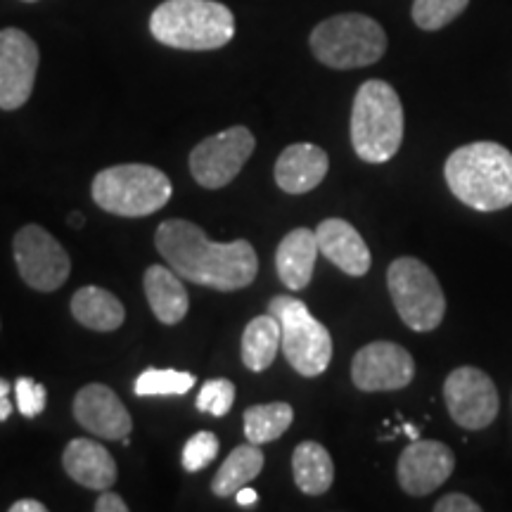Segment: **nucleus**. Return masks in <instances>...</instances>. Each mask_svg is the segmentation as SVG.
<instances>
[{"label":"nucleus","mask_w":512,"mask_h":512,"mask_svg":"<svg viewBox=\"0 0 512 512\" xmlns=\"http://www.w3.org/2000/svg\"><path fill=\"white\" fill-rule=\"evenodd\" d=\"M155 245L166 264L183 275V280L211 290H242L252 285L259 273L252 242H211L200 226L185 219L164 221L157 228Z\"/></svg>","instance_id":"nucleus-1"},{"label":"nucleus","mask_w":512,"mask_h":512,"mask_svg":"<svg viewBox=\"0 0 512 512\" xmlns=\"http://www.w3.org/2000/svg\"><path fill=\"white\" fill-rule=\"evenodd\" d=\"M444 178L465 207L484 214L512 207V152L501 143L479 140L453 150L444 164Z\"/></svg>","instance_id":"nucleus-2"},{"label":"nucleus","mask_w":512,"mask_h":512,"mask_svg":"<svg viewBox=\"0 0 512 512\" xmlns=\"http://www.w3.org/2000/svg\"><path fill=\"white\" fill-rule=\"evenodd\" d=\"M150 31L162 46L216 50L235 36V17L216 0H164L150 17Z\"/></svg>","instance_id":"nucleus-3"},{"label":"nucleus","mask_w":512,"mask_h":512,"mask_svg":"<svg viewBox=\"0 0 512 512\" xmlns=\"http://www.w3.org/2000/svg\"><path fill=\"white\" fill-rule=\"evenodd\" d=\"M403 143V105L399 93L382 79L358 88L351 107V145L368 164H384L396 157Z\"/></svg>","instance_id":"nucleus-4"},{"label":"nucleus","mask_w":512,"mask_h":512,"mask_svg":"<svg viewBox=\"0 0 512 512\" xmlns=\"http://www.w3.org/2000/svg\"><path fill=\"white\" fill-rule=\"evenodd\" d=\"M311 53L330 69L370 67L387 53V34L382 24L361 12H344L311 31Z\"/></svg>","instance_id":"nucleus-5"},{"label":"nucleus","mask_w":512,"mask_h":512,"mask_svg":"<svg viewBox=\"0 0 512 512\" xmlns=\"http://www.w3.org/2000/svg\"><path fill=\"white\" fill-rule=\"evenodd\" d=\"M93 200L107 214L138 219L164 209L171 200V181L150 164H119L100 171L93 181Z\"/></svg>","instance_id":"nucleus-6"},{"label":"nucleus","mask_w":512,"mask_h":512,"mask_svg":"<svg viewBox=\"0 0 512 512\" xmlns=\"http://www.w3.org/2000/svg\"><path fill=\"white\" fill-rule=\"evenodd\" d=\"M268 313L280 323V349L287 363L304 377L323 375L332 361V337L309 306L290 294H280L271 299Z\"/></svg>","instance_id":"nucleus-7"},{"label":"nucleus","mask_w":512,"mask_h":512,"mask_svg":"<svg viewBox=\"0 0 512 512\" xmlns=\"http://www.w3.org/2000/svg\"><path fill=\"white\" fill-rule=\"evenodd\" d=\"M387 287L403 323L413 332H432L446 316V297L437 275L415 256H399L387 271Z\"/></svg>","instance_id":"nucleus-8"},{"label":"nucleus","mask_w":512,"mask_h":512,"mask_svg":"<svg viewBox=\"0 0 512 512\" xmlns=\"http://www.w3.org/2000/svg\"><path fill=\"white\" fill-rule=\"evenodd\" d=\"M12 252H15L19 275L31 290L55 292L67 283L72 259L46 228L36 226V223L24 226L15 235Z\"/></svg>","instance_id":"nucleus-9"},{"label":"nucleus","mask_w":512,"mask_h":512,"mask_svg":"<svg viewBox=\"0 0 512 512\" xmlns=\"http://www.w3.org/2000/svg\"><path fill=\"white\" fill-rule=\"evenodd\" d=\"M254 147L256 140L245 126H233L216 136L204 138L190 152V174L207 190L226 188L252 157Z\"/></svg>","instance_id":"nucleus-10"},{"label":"nucleus","mask_w":512,"mask_h":512,"mask_svg":"<svg viewBox=\"0 0 512 512\" xmlns=\"http://www.w3.org/2000/svg\"><path fill=\"white\" fill-rule=\"evenodd\" d=\"M446 411L463 430H486L496 420L501 399L494 380L475 366L451 370L444 382Z\"/></svg>","instance_id":"nucleus-11"},{"label":"nucleus","mask_w":512,"mask_h":512,"mask_svg":"<svg viewBox=\"0 0 512 512\" xmlns=\"http://www.w3.org/2000/svg\"><path fill=\"white\" fill-rule=\"evenodd\" d=\"M415 377L411 351L394 342H370L351 361V380L361 392H399Z\"/></svg>","instance_id":"nucleus-12"},{"label":"nucleus","mask_w":512,"mask_h":512,"mask_svg":"<svg viewBox=\"0 0 512 512\" xmlns=\"http://www.w3.org/2000/svg\"><path fill=\"white\" fill-rule=\"evenodd\" d=\"M38 72V46L22 29L0 31V110L27 105Z\"/></svg>","instance_id":"nucleus-13"},{"label":"nucleus","mask_w":512,"mask_h":512,"mask_svg":"<svg viewBox=\"0 0 512 512\" xmlns=\"http://www.w3.org/2000/svg\"><path fill=\"white\" fill-rule=\"evenodd\" d=\"M456 470L451 446L434 439H413L396 463V479L408 496H430Z\"/></svg>","instance_id":"nucleus-14"},{"label":"nucleus","mask_w":512,"mask_h":512,"mask_svg":"<svg viewBox=\"0 0 512 512\" xmlns=\"http://www.w3.org/2000/svg\"><path fill=\"white\" fill-rule=\"evenodd\" d=\"M74 418L95 437L124 441L133 430L131 413L107 384H86L74 399Z\"/></svg>","instance_id":"nucleus-15"},{"label":"nucleus","mask_w":512,"mask_h":512,"mask_svg":"<svg viewBox=\"0 0 512 512\" xmlns=\"http://www.w3.org/2000/svg\"><path fill=\"white\" fill-rule=\"evenodd\" d=\"M318 249L339 271L361 278L370 271L373 256L361 233L344 219H325L316 228Z\"/></svg>","instance_id":"nucleus-16"},{"label":"nucleus","mask_w":512,"mask_h":512,"mask_svg":"<svg viewBox=\"0 0 512 512\" xmlns=\"http://www.w3.org/2000/svg\"><path fill=\"white\" fill-rule=\"evenodd\" d=\"M330 159L323 147L311 143H294L285 147L275 162V183L287 195H304L323 183L328 176Z\"/></svg>","instance_id":"nucleus-17"},{"label":"nucleus","mask_w":512,"mask_h":512,"mask_svg":"<svg viewBox=\"0 0 512 512\" xmlns=\"http://www.w3.org/2000/svg\"><path fill=\"white\" fill-rule=\"evenodd\" d=\"M64 472L76 484L93 491H105L117 482V463L105 446L93 439H74L64 448Z\"/></svg>","instance_id":"nucleus-18"},{"label":"nucleus","mask_w":512,"mask_h":512,"mask_svg":"<svg viewBox=\"0 0 512 512\" xmlns=\"http://www.w3.org/2000/svg\"><path fill=\"white\" fill-rule=\"evenodd\" d=\"M320 249L316 230L294 228L275 249V268L287 290L299 292L311 283Z\"/></svg>","instance_id":"nucleus-19"},{"label":"nucleus","mask_w":512,"mask_h":512,"mask_svg":"<svg viewBox=\"0 0 512 512\" xmlns=\"http://www.w3.org/2000/svg\"><path fill=\"white\" fill-rule=\"evenodd\" d=\"M143 285H145L147 302H150V309L157 316L159 323L164 325L181 323L190 306L188 290H185L181 275H178L174 268L155 264L145 271Z\"/></svg>","instance_id":"nucleus-20"},{"label":"nucleus","mask_w":512,"mask_h":512,"mask_svg":"<svg viewBox=\"0 0 512 512\" xmlns=\"http://www.w3.org/2000/svg\"><path fill=\"white\" fill-rule=\"evenodd\" d=\"M72 316L79 320L83 328L95 332H112L124 325L126 311L124 304L112 292L88 285L74 292Z\"/></svg>","instance_id":"nucleus-21"},{"label":"nucleus","mask_w":512,"mask_h":512,"mask_svg":"<svg viewBox=\"0 0 512 512\" xmlns=\"http://www.w3.org/2000/svg\"><path fill=\"white\" fill-rule=\"evenodd\" d=\"M292 475L302 494L323 496L335 482V463L328 448L318 441H302L292 453Z\"/></svg>","instance_id":"nucleus-22"},{"label":"nucleus","mask_w":512,"mask_h":512,"mask_svg":"<svg viewBox=\"0 0 512 512\" xmlns=\"http://www.w3.org/2000/svg\"><path fill=\"white\" fill-rule=\"evenodd\" d=\"M261 470H264V451L259 444L247 441V444L233 448L230 456L223 460L214 482H211V491L219 498L235 496L242 486L254 482Z\"/></svg>","instance_id":"nucleus-23"},{"label":"nucleus","mask_w":512,"mask_h":512,"mask_svg":"<svg viewBox=\"0 0 512 512\" xmlns=\"http://www.w3.org/2000/svg\"><path fill=\"white\" fill-rule=\"evenodd\" d=\"M280 323L273 313H264V316H256L249 320L242 335V363L252 373H264L278 356L280 349Z\"/></svg>","instance_id":"nucleus-24"},{"label":"nucleus","mask_w":512,"mask_h":512,"mask_svg":"<svg viewBox=\"0 0 512 512\" xmlns=\"http://www.w3.org/2000/svg\"><path fill=\"white\" fill-rule=\"evenodd\" d=\"M294 411L290 403L275 401L261 403L245 411V434L247 441L264 446L268 441L280 439L292 427Z\"/></svg>","instance_id":"nucleus-25"},{"label":"nucleus","mask_w":512,"mask_h":512,"mask_svg":"<svg viewBox=\"0 0 512 512\" xmlns=\"http://www.w3.org/2000/svg\"><path fill=\"white\" fill-rule=\"evenodd\" d=\"M195 375L185 370H157L150 368L138 375L136 394L138 396H183L195 387Z\"/></svg>","instance_id":"nucleus-26"},{"label":"nucleus","mask_w":512,"mask_h":512,"mask_svg":"<svg viewBox=\"0 0 512 512\" xmlns=\"http://www.w3.org/2000/svg\"><path fill=\"white\" fill-rule=\"evenodd\" d=\"M470 5V0H415L413 22L422 31H439L453 19H458Z\"/></svg>","instance_id":"nucleus-27"},{"label":"nucleus","mask_w":512,"mask_h":512,"mask_svg":"<svg viewBox=\"0 0 512 512\" xmlns=\"http://www.w3.org/2000/svg\"><path fill=\"white\" fill-rule=\"evenodd\" d=\"M235 401V384L230 380H207L202 384L200 394H197V408L202 413L214 415V418H223L230 413Z\"/></svg>","instance_id":"nucleus-28"},{"label":"nucleus","mask_w":512,"mask_h":512,"mask_svg":"<svg viewBox=\"0 0 512 512\" xmlns=\"http://www.w3.org/2000/svg\"><path fill=\"white\" fill-rule=\"evenodd\" d=\"M219 456V439L214 432H197L185 441L183 446V470L185 472H200L207 467L211 460Z\"/></svg>","instance_id":"nucleus-29"},{"label":"nucleus","mask_w":512,"mask_h":512,"mask_svg":"<svg viewBox=\"0 0 512 512\" xmlns=\"http://www.w3.org/2000/svg\"><path fill=\"white\" fill-rule=\"evenodd\" d=\"M15 399H17V411L24 418H38L46 411L48 392L41 382L31 380V377H17L15 380Z\"/></svg>","instance_id":"nucleus-30"},{"label":"nucleus","mask_w":512,"mask_h":512,"mask_svg":"<svg viewBox=\"0 0 512 512\" xmlns=\"http://www.w3.org/2000/svg\"><path fill=\"white\" fill-rule=\"evenodd\" d=\"M437 512H482V505L465 494H448L434 503Z\"/></svg>","instance_id":"nucleus-31"},{"label":"nucleus","mask_w":512,"mask_h":512,"mask_svg":"<svg viewBox=\"0 0 512 512\" xmlns=\"http://www.w3.org/2000/svg\"><path fill=\"white\" fill-rule=\"evenodd\" d=\"M95 512H128V505L124 503V498L114 491L105 489L100 494L98 501H95Z\"/></svg>","instance_id":"nucleus-32"},{"label":"nucleus","mask_w":512,"mask_h":512,"mask_svg":"<svg viewBox=\"0 0 512 512\" xmlns=\"http://www.w3.org/2000/svg\"><path fill=\"white\" fill-rule=\"evenodd\" d=\"M10 392H15V384H10L8 380H3V377H0V422L10 420V415H12Z\"/></svg>","instance_id":"nucleus-33"},{"label":"nucleus","mask_w":512,"mask_h":512,"mask_svg":"<svg viewBox=\"0 0 512 512\" xmlns=\"http://www.w3.org/2000/svg\"><path fill=\"white\" fill-rule=\"evenodd\" d=\"M48 508L43 503L34 501V498H24V501H17L10 505V512H46Z\"/></svg>","instance_id":"nucleus-34"},{"label":"nucleus","mask_w":512,"mask_h":512,"mask_svg":"<svg viewBox=\"0 0 512 512\" xmlns=\"http://www.w3.org/2000/svg\"><path fill=\"white\" fill-rule=\"evenodd\" d=\"M235 501H238L242 508H252L254 503H259V494H256L254 489H249V486H242L238 494H235Z\"/></svg>","instance_id":"nucleus-35"},{"label":"nucleus","mask_w":512,"mask_h":512,"mask_svg":"<svg viewBox=\"0 0 512 512\" xmlns=\"http://www.w3.org/2000/svg\"><path fill=\"white\" fill-rule=\"evenodd\" d=\"M69 223H72L74 228H81L83 226V216L79 214V211H74V214L69 216Z\"/></svg>","instance_id":"nucleus-36"},{"label":"nucleus","mask_w":512,"mask_h":512,"mask_svg":"<svg viewBox=\"0 0 512 512\" xmlns=\"http://www.w3.org/2000/svg\"><path fill=\"white\" fill-rule=\"evenodd\" d=\"M403 427H406V430H403V432H406L408 437H411V439H420V437H418V430H415L413 425H403Z\"/></svg>","instance_id":"nucleus-37"},{"label":"nucleus","mask_w":512,"mask_h":512,"mask_svg":"<svg viewBox=\"0 0 512 512\" xmlns=\"http://www.w3.org/2000/svg\"><path fill=\"white\" fill-rule=\"evenodd\" d=\"M24 3H36V0H24Z\"/></svg>","instance_id":"nucleus-38"}]
</instances>
